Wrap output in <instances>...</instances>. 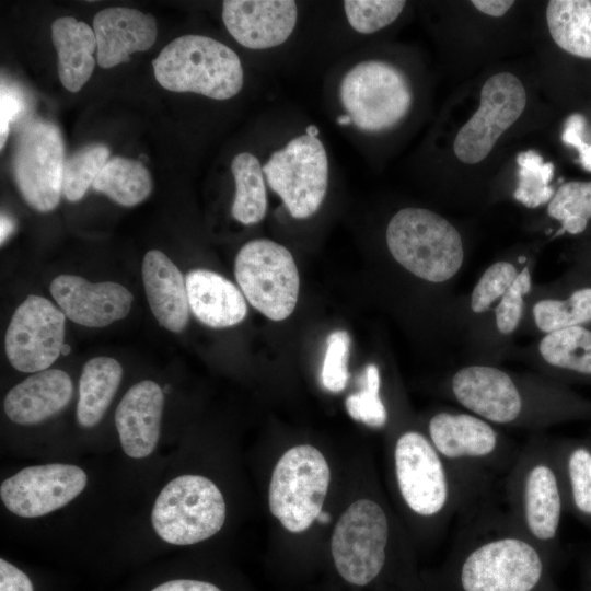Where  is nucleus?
Here are the masks:
<instances>
[{"mask_svg":"<svg viewBox=\"0 0 591 591\" xmlns=\"http://www.w3.org/2000/svg\"><path fill=\"white\" fill-rule=\"evenodd\" d=\"M584 127L586 118L581 114L576 113L570 115L565 123L561 134L563 142L577 149L583 142Z\"/></svg>","mask_w":591,"mask_h":591,"instance_id":"43","label":"nucleus"},{"mask_svg":"<svg viewBox=\"0 0 591 591\" xmlns=\"http://www.w3.org/2000/svg\"><path fill=\"white\" fill-rule=\"evenodd\" d=\"M386 244L398 264L430 282L452 278L464 258L459 231L442 216L425 208L397 211L387 224Z\"/></svg>","mask_w":591,"mask_h":591,"instance_id":"6","label":"nucleus"},{"mask_svg":"<svg viewBox=\"0 0 591 591\" xmlns=\"http://www.w3.org/2000/svg\"><path fill=\"white\" fill-rule=\"evenodd\" d=\"M316 520L321 522L322 524H326L331 521V517L326 511H321Z\"/></svg>","mask_w":591,"mask_h":591,"instance_id":"52","label":"nucleus"},{"mask_svg":"<svg viewBox=\"0 0 591 591\" xmlns=\"http://www.w3.org/2000/svg\"><path fill=\"white\" fill-rule=\"evenodd\" d=\"M525 104V89L518 77L510 72L490 77L482 88L479 107L454 139L456 158L466 164L483 161L522 115Z\"/></svg>","mask_w":591,"mask_h":591,"instance_id":"14","label":"nucleus"},{"mask_svg":"<svg viewBox=\"0 0 591 591\" xmlns=\"http://www.w3.org/2000/svg\"><path fill=\"white\" fill-rule=\"evenodd\" d=\"M231 171L235 182L233 218L246 225L258 223L267 211L263 166L254 154L242 152L232 160Z\"/></svg>","mask_w":591,"mask_h":591,"instance_id":"29","label":"nucleus"},{"mask_svg":"<svg viewBox=\"0 0 591 591\" xmlns=\"http://www.w3.org/2000/svg\"><path fill=\"white\" fill-rule=\"evenodd\" d=\"M565 511L591 528V443L553 442Z\"/></svg>","mask_w":591,"mask_h":591,"instance_id":"26","label":"nucleus"},{"mask_svg":"<svg viewBox=\"0 0 591 591\" xmlns=\"http://www.w3.org/2000/svg\"><path fill=\"white\" fill-rule=\"evenodd\" d=\"M546 20L552 38L561 49L591 59L590 0H552Z\"/></svg>","mask_w":591,"mask_h":591,"instance_id":"28","label":"nucleus"},{"mask_svg":"<svg viewBox=\"0 0 591 591\" xmlns=\"http://www.w3.org/2000/svg\"><path fill=\"white\" fill-rule=\"evenodd\" d=\"M518 274L514 265L509 262H497L488 267L472 292V310L475 313L485 312L509 290Z\"/></svg>","mask_w":591,"mask_h":591,"instance_id":"39","label":"nucleus"},{"mask_svg":"<svg viewBox=\"0 0 591 591\" xmlns=\"http://www.w3.org/2000/svg\"><path fill=\"white\" fill-rule=\"evenodd\" d=\"M472 4L482 13L490 16H502L514 4L512 0H473Z\"/></svg>","mask_w":591,"mask_h":591,"instance_id":"45","label":"nucleus"},{"mask_svg":"<svg viewBox=\"0 0 591 591\" xmlns=\"http://www.w3.org/2000/svg\"><path fill=\"white\" fill-rule=\"evenodd\" d=\"M49 290L63 314L86 327H104L126 317L134 301L131 292L119 283H93L74 275L57 276Z\"/></svg>","mask_w":591,"mask_h":591,"instance_id":"18","label":"nucleus"},{"mask_svg":"<svg viewBox=\"0 0 591 591\" xmlns=\"http://www.w3.org/2000/svg\"><path fill=\"white\" fill-rule=\"evenodd\" d=\"M502 480L510 517L552 561L557 559L565 505L553 442H528Z\"/></svg>","mask_w":591,"mask_h":591,"instance_id":"2","label":"nucleus"},{"mask_svg":"<svg viewBox=\"0 0 591 591\" xmlns=\"http://www.w3.org/2000/svg\"><path fill=\"white\" fill-rule=\"evenodd\" d=\"M164 392L150 380L134 384L115 412V425L124 452L132 459L149 456L161 429Z\"/></svg>","mask_w":591,"mask_h":591,"instance_id":"20","label":"nucleus"},{"mask_svg":"<svg viewBox=\"0 0 591 591\" xmlns=\"http://www.w3.org/2000/svg\"><path fill=\"white\" fill-rule=\"evenodd\" d=\"M234 275L245 299L266 317L282 321L291 315L300 278L288 248L268 239L252 240L239 251Z\"/></svg>","mask_w":591,"mask_h":591,"instance_id":"11","label":"nucleus"},{"mask_svg":"<svg viewBox=\"0 0 591 591\" xmlns=\"http://www.w3.org/2000/svg\"><path fill=\"white\" fill-rule=\"evenodd\" d=\"M65 144L59 128L46 120L26 121L15 140L12 169L24 200L34 209L48 212L62 194Z\"/></svg>","mask_w":591,"mask_h":591,"instance_id":"13","label":"nucleus"},{"mask_svg":"<svg viewBox=\"0 0 591 591\" xmlns=\"http://www.w3.org/2000/svg\"><path fill=\"white\" fill-rule=\"evenodd\" d=\"M0 591H33V584L22 570L1 558Z\"/></svg>","mask_w":591,"mask_h":591,"instance_id":"42","label":"nucleus"},{"mask_svg":"<svg viewBox=\"0 0 591 591\" xmlns=\"http://www.w3.org/2000/svg\"><path fill=\"white\" fill-rule=\"evenodd\" d=\"M329 480L327 461L315 447L300 444L289 449L271 474L270 512L289 532L305 531L322 511Z\"/></svg>","mask_w":591,"mask_h":591,"instance_id":"8","label":"nucleus"},{"mask_svg":"<svg viewBox=\"0 0 591 591\" xmlns=\"http://www.w3.org/2000/svg\"><path fill=\"white\" fill-rule=\"evenodd\" d=\"M405 4L401 0H346L344 9L349 25L356 32L371 34L394 22Z\"/></svg>","mask_w":591,"mask_h":591,"instance_id":"36","label":"nucleus"},{"mask_svg":"<svg viewBox=\"0 0 591 591\" xmlns=\"http://www.w3.org/2000/svg\"><path fill=\"white\" fill-rule=\"evenodd\" d=\"M305 134L311 136V137H317L318 134H320V130H318V128L316 126L310 125V126L306 127Z\"/></svg>","mask_w":591,"mask_h":591,"instance_id":"51","label":"nucleus"},{"mask_svg":"<svg viewBox=\"0 0 591 591\" xmlns=\"http://www.w3.org/2000/svg\"><path fill=\"white\" fill-rule=\"evenodd\" d=\"M25 109V100L22 92L3 80L1 81L0 92V148L7 142L10 125Z\"/></svg>","mask_w":591,"mask_h":591,"instance_id":"40","label":"nucleus"},{"mask_svg":"<svg viewBox=\"0 0 591 591\" xmlns=\"http://www.w3.org/2000/svg\"><path fill=\"white\" fill-rule=\"evenodd\" d=\"M522 296L526 294L531 289V275L528 268L520 271L511 285Z\"/></svg>","mask_w":591,"mask_h":591,"instance_id":"47","label":"nucleus"},{"mask_svg":"<svg viewBox=\"0 0 591 591\" xmlns=\"http://www.w3.org/2000/svg\"><path fill=\"white\" fill-rule=\"evenodd\" d=\"M269 187L290 215L305 219L321 207L328 186V159L323 142L306 134L291 139L263 165Z\"/></svg>","mask_w":591,"mask_h":591,"instance_id":"12","label":"nucleus"},{"mask_svg":"<svg viewBox=\"0 0 591 591\" xmlns=\"http://www.w3.org/2000/svg\"><path fill=\"white\" fill-rule=\"evenodd\" d=\"M523 296L512 286L501 297L496 306V325L501 334L508 335L515 331L523 312Z\"/></svg>","mask_w":591,"mask_h":591,"instance_id":"41","label":"nucleus"},{"mask_svg":"<svg viewBox=\"0 0 591 591\" xmlns=\"http://www.w3.org/2000/svg\"><path fill=\"white\" fill-rule=\"evenodd\" d=\"M450 389L460 405L490 424L517 425L529 418L524 390L498 368L464 367L452 376Z\"/></svg>","mask_w":591,"mask_h":591,"instance_id":"17","label":"nucleus"},{"mask_svg":"<svg viewBox=\"0 0 591 591\" xmlns=\"http://www.w3.org/2000/svg\"><path fill=\"white\" fill-rule=\"evenodd\" d=\"M151 591H221L212 583L190 580V579H176L166 581Z\"/></svg>","mask_w":591,"mask_h":591,"instance_id":"44","label":"nucleus"},{"mask_svg":"<svg viewBox=\"0 0 591 591\" xmlns=\"http://www.w3.org/2000/svg\"><path fill=\"white\" fill-rule=\"evenodd\" d=\"M391 542L392 523L383 506L373 499L356 500L333 531L331 551L337 571L349 583H370L385 567Z\"/></svg>","mask_w":591,"mask_h":591,"instance_id":"10","label":"nucleus"},{"mask_svg":"<svg viewBox=\"0 0 591 591\" xmlns=\"http://www.w3.org/2000/svg\"><path fill=\"white\" fill-rule=\"evenodd\" d=\"M15 223L11 217L2 213L0 219V242L3 244L7 239L13 233Z\"/></svg>","mask_w":591,"mask_h":591,"instance_id":"48","label":"nucleus"},{"mask_svg":"<svg viewBox=\"0 0 591 591\" xmlns=\"http://www.w3.org/2000/svg\"><path fill=\"white\" fill-rule=\"evenodd\" d=\"M363 389L346 398L349 416L370 427H382L387 419L385 406L380 398V373L375 364H369L364 371Z\"/></svg>","mask_w":591,"mask_h":591,"instance_id":"37","label":"nucleus"},{"mask_svg":"<svg viewBox=\"0 0 591 591\" xmlns=\"http://www.w3.org/2000/svg\"><path fill=\"white\" fill-rule=\"evenodd\" d=\"M123 368L109 357H95L85 362L79 382L77 419L91 428L103 418L120 384Z\"/></svg>","mask_w":591,"mask_h":591,"instance_id":"27","label":"nucleus"},{"mask_svg":"<svg viewBox=\"0 0 591 591\" xmlns=\"http://www.w3.org/2000/svg\"><path fill=\"white\" fill-rule=\"evenodd\" d=\"M395 486L404 507L436 533L472 501L456 474L428 436L417 430L398 434L392 452Z\"/></svg>","mask_w":591,"mask_h":591,"instance_id":"3","label":"nucleus"},{"mask_svg":"<svg viewBox=\"0 0 591 591\" xmlns=\"http://www.w3.org/2000/svg\"><path fill=\"white\" fill-rule=\"evenodd\" d=\"M538 350L552 367L591 375V331L581 326L547 333Z\"/></svg>","mask_w":591,"mask_h":591,"instance_id":"31","label":"nucleus"},{"mask_svg":"<svg viewBox=\"0 0 591 591\" xmlns=\"http://www.w3.org/2000/svg\"><path fill=\"white\" fill-rule=\"evenodd\" d=\"M72 393V381L67 372L47 369L13 386L5 395L3 407L13 422L35 425L63 409Z\"/></svg>","mask_w":591,"mask_h":591,"instance_id":"23","label":"nucleus"},{"mask_svg":"<svg viewBox=\"0 0 591 591\" xmlns=\"http://www.w3.org/2000/svg\"><path fill=\"white\" fill-rule=\"evenodd\" d=\"M533 315L538 329L545 333L590 322L591 288L579 289L566 300H541L534 305Z\"/></svg>","mask_w":591,"mask_h":591,"instance_id":"32","label":"nucleus"},{"mask_svg":"<svg viewBox=\"0 0 591 591\" xmlns=\"http://www.w3.org/2000/svg\"><path fill=\"white\" fill-rule=\"evenodd\" d=\"M297 3L291 0H225L222 20L231 36L250 49L285 43L294 30Z\"/></svg>","mask_w":591,"mask_h":591,"instance_id":"19","label":"nucleus"},{"mask_svg":"<svg viewBox=\"0 0 591 591\" xmlns=\"http://www.w3.org/2000/svg\"><path fill=\"white\" fill-rule=\"evenodd\" d=\"M93 31L97 63L107 69L128 61L132 53L150 49L157 38V22L139 10L111 7L95 14Z\"/></svg>","mask_w":591,"mask_h":591,"instance_id":"21","label":"nucleus"},{"mask_svg":"<svg viewBox=\"0 0 591 591\" xmlns=\"http://www.w3.org/2000/svg\"><path fill=\"white\" fill-rule=\"evenodd\" d=\"M66 315L49 300L30 294L14 311L4 349L14 369L26 373L47 370L61 354Z\"/></svg>","mask_w":591,"mask_h":591,"instance_id":"15","label":"nucleus"},{"mask_svg":"<svg viewBox=\"0 0 591 591\" xmlns=\"http://www.w3.org/2000/svg\"><path fill=\"white\" fill-rule=\"evenodd\" d=\"M142 280L150 309L161 326L182 332L189 317L185 279L176 265L161 251H149L142 260Z\"/></svg>","mask_w":591,"mask_h":591,"instance_id":"22","label":"nucleus"},{"mask_svg":"<svg viewBox=\"0 0 591 591\" xmlns=\"http://www.w3.org/2000/svg\"><path fill=\"white\" fill-rule=\"evenodd\" d=\"M225 502L209 478L186 474L170 480L158 495L151 522L166 543L192 545L202 542L223 526Z\"/></svg>","mask_w":591,"mask_h":591,"instance_id":"7","label":"nucleus"},{"mask_svg":"<svg viewBox=\"0 0 591 591\" xmlns=\"http://www.w3.org/2000/svg\"><path fill=\"white\" fill-rule=\"evenodd\" d=\"M339 99L358 129L378 132L394 127L408 114L413 93L401 69L386 61L366 60L345 73Z\"/></svg>","mask_w":591,"mask_h":591,"instance_id":"9","label":"nucleus"},{"mask_svg":"<svg viewBox=\"0 0 591 591\" xmlns=\"http://www.w3.org/2000/svg\"><path fill=\"white\" fill-rule=\"evenodd\" d=\"M349 346L350 337L346 331H335L327 337L321 381L329 392H341L347 385Z\"/></svg>","mask_w":591,"mask_h":591,"instance_id":"38","label":"nucleus"},{"mask_svg":"<svg viewBox=\"0 0 591 591\" xmlns=\"http://www.w3.org/2000/svg\"><path fill=\"white\" fill-rule=\"evenodd\" d=\"M109 150L104 144L86 146L65 163L62 194L69 201H78L93 185L108 161Z\"/></svg>","mask_w":591,"mask_h":591,"instance_id":"35","label":"nucleus"},{"mask_svg":"<svg viewBox=\"0 0 591 591\" xmlns=\"http://www.w3.org/2000/svg\"><path fill=\"white\" fill-rule=\"evenodd\" d=\"M577 150L580 163L587 171L591 172V144L583 141Z\"/></svg>","mask_w":591,"mask_h":591,"instance_id":"49","label":"nucleus"},{"mask_svg":"<svg viewBox=\"0 0 591 591\" xmlns=\"http://www.w3.org/2000/svg\"><path fill=\"white\" fill-rule=\"evenodd\" d=\"M517 163L519 170L514 198L528 208L551 201L554 189L548 184L554 175L553 163L544 162L543 157L534 150L520 152Z\"/></svg>","mask_w":591,"mask_h":591,"instance_id":"33","label":"nucleus"},{"mask_svg":"<svg viewBox=\"0 0 591 591\" xmlns=\"http://www.w3.org/2000/svg\"><path fill=\"white\" fill-rule=\"evenodd\" d=\"M85 472L71 464L25 467L4 479L0 497L4 507L22 518H37L60 509L85 488Z\"/></svg>","mask_w":591,"mask_h":591,"instance_id":"16","label":"nucleus"},{"mask_svg":"<svg viewBox=\"0 0 591 591\" xmlns=\"http://www.w3.org/2000/svg\"><path fill=\"white\" fill-rule=\"evenodd\" d=\"M152 66L157 81L173 92H194L222 101L236 95L243 86V68L236 53L207 36L173 39Z\"/></svg>","mask_w":591,"mask_h":591,"instance_id":"5","label":"nucleus"},{"mask_svg":"<svg viewBox=\"0 0 591 591\" xmlns=\"http://www.w3.org/2000/svg\"><path fill=\"white\" fill-rule=\"evenodd\" d=\"M498 489L468 503L456 518L452 591H545L552 560L500 505Z\"/></svg>","mask_w":591,"mask_h":591,"instance_id":"1","label":"nucleus"},{"mask_svg":"<svg viewBox=\"0 0 591 591\" xmlns=\"http://www.w3.org/2000/svg\"><path fill=\"white\" fill-rule=\"evenodd\" d=\"M51 39L57 51L58 77L70 92H78L90 79L97 49L94 31L83 21L62 16L51 24Z\"/></svg>","mask_w":591,"mask_h":591,"instance_id":"25","label":"nucleus"},{"mask_svg":"<svg viewBox=\"0 0 591 591\" xmlns=\"http://www.w3.org/2000/svg\"><path fill=\"white\" fill-rule=\"evenodd\" d=\"M548 215L560 221L571 234L584 231L591 218V182L571 181L563 184L547 206Z\"/></svg>","mask_w":591,"mask_h":591,"instance_id":"34","label":"nucleus"},{"mask_svg":"<svg viewBox=\"0 0 591 591\" xmlns=\"http://www.w3.org/2000/svg\"><path fill=\"white\" fill-rule=\"evenodd\" d=\"M337 124L340 126H346L352 124V120L348 114H343L337 117Z\"/></svg>","mask_w":591,"mask_h":591,"instance_id":"50","label":"nucleus"},{"mask_svg":"<svg viewBox=\"0 0 591 591\" xmlns=\"http://www.w3.org/2000/svg\"><path fill=\"white\" fill-rule=\"evenodd\" d=\"M428 438L472 500L498 487L520 450L475 414L442 410L430 417Z\"/></svg>","mask_w":591,"mask_h":591,"instance_id":"4","label":"nucleus"},{"mask_svg":"<svg viewBox=\"0 0 591 591\" xmlns=\"http://www.w3.org/2000/svg\"><path fill=\"white\" fill-rule=\"evenodd\" d=\"M583 591H591V542L581 551Z\"/></svg>","mask_w":591,"mask_h":591,"instance_id":"46","label":"nucleus"},{"mask_svg":"<svg viewBox=\"0 0 591 591\" xmlns=\"http://www.w3.org/2000/svg\"><path fill=\"white\" fill-rule=\"evenodd\" d=\"M185 282L189 308L205 325L212 328L230 327L246 316L244 294L221 275L207 269H194L187 274Z\"/></svg>","mask_w":591,"mask_h":591,"instance_id":"24","label":"nucleus"},{"mask_svg":"<svg viewBox=\"0 0 591 591\" xmlns=\"http://www.w3.org/2000/svg\"><path fill=\"white\" fill-rule=\"evenodd\" d=\"M92 188L105 194L119 205L131 207L150 195L152 179L140 161L114 157L106 162Z\"/></svg>","mask_w":591,"mask_h":591,"instance_id":"30","label":"nucleus"},{"mask_svg":"<svg viewBox=\"0 0 591 591\" xmlns=\"http://www.w3.org/2000/svg\"><path fill=\"white\" fill-rule=\"evenodd\" d=\"M71 350V347L69 344H63L62 347H61V354L63 356H67Z\"/></svg>","mask_w":591,"mask_h":591,"instance_id":"53","label":"nucleus"}]
</instances>
